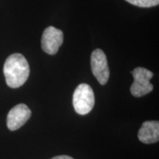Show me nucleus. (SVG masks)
Listing matches in <instances>:
<instances>
[{"label": "nucleus", "mask_w": 159, "mask_h": 159, "mask_svg": "<svg viewBox=\"0 0 159 159\" xmlns=\"http://www.w3.org/2000/svg\"><path fill=\"white\" fill-rule=\"evenodd\" d=\"M32 112L25 104H19L9 111L7 116V126L10 130L14 131L22 127L31 116Z\"/></svg>", "instance_id": "423d86ee"}, {"label": "nucleus", "mask_w": 159, "mask_h": 159, "mask_svg": "<svg viewBox=\"0 0 159 159\" xmlns=\"http://www.w3.org/2000/svg\"><path fill=\"white\" fill-rule=\"evenodd\" d=\"M63 32L54 27H48L44 30L41 39V47L45 52L49 55L56 54L63 43Z\"/></svg>", "instance_id": "39448f33"}, {"label": "nucleus", "mask_w": 159, "mask_h": 159, "mask_svg": "<svg viewBox=\"0 0 159 159\" xmlns=\"http://www.w3.org/2000/svg\"><path fill=\"white\" fill-rule=\"evenodd\" d=\"M138 138L144 144H154L159 140V122L146 121L139 130Z\"/></svg>", "instance_id": "0eeeda50"}, {"label": "nucleus", "mask_w": 159, "mask_h": 159, "mask_svg": "<svg viewBox=\"0 0 159 159\" xmlns=\"http://www.w3.org/2000/svg\"><path fill=\"white\" fill-rule=\"evenodd\" d=\"M3 71L7 85L12 89H17L28 79L30 66L23 55L14 53L6 59Z\"/></svg>", "instance_id": "f257e3e1"}, {"label": "nucleus", "mask_w": 159, "mask_h": 159, "mask_svg": "<svg viewBox=\"0 0 159 159\" xmlns=\"http://www.w3.org/2000/svg\"><path fill=\"white\" fill-rule=\"evenodd\" d=\"M51 159H74L72 157L66 156V155H62V156H57L53 157Z\"/></svg>", "instance_id": "1a4fd4ad"}, {"label": "nucleus", "mask_w": 159, "mask_h": 159, "mask_svg": "<svg viewBox=\"0 0 159 159\" xmlns=\"http://www.w3.org/2000/svg\"><path fill=\"white\" fill-rule=\"evenodd\" d=\"M91 68L93 75L99 84H106L110 76V71L107 57L102 49H97L92 52L91 56Z\"/></svg>", "instance_id": "20e7f679"}, {"label": "nucleus", "mask_w": 159, "mask_h": 159, "mask_svg": "<svg viewBox=\"0 0 159 159\" xmlns=\"http://www.w3.org/2000/svg\"><path fill=\"white\" fill-rule=\"evenodd\" d=\"M133 5L141 7H150L158 5L159 0H125Z\"/></svg>", "instance_id": "6e6552de"}, {"label": "nucleus", "mask_w": 159, "mask_h": 159, "mask_svg": "<svg viewBox=\"0 0 159 159\" xmlns=\"http://www.w3.org/2000/svg\"><path fill=\"white\" fill-rule=\"evenodd\" d=\"M95 97L93 89L89 84L81 83L73 94V106L77 114H89L94 106Z\"/></svg>", "instance_id": "f03ea898"}, {"label": "nucleus", "mask_w": 159, "mask_h": 159, "mask_svg": "<svg viewBox=\"0 0 159 159\" xmlns=\"http://www.w3.org/2000/svg\"><path fill=\"white\" fill-rule=\"evenodd\" d=\"M134 81L130 86V92L134 97H142L153 90V85L150 83V79L153 73L148 69L138 67L131 71Z\"/></svg>", "instance_id": "7ed1b4c3"}]
</instances>
